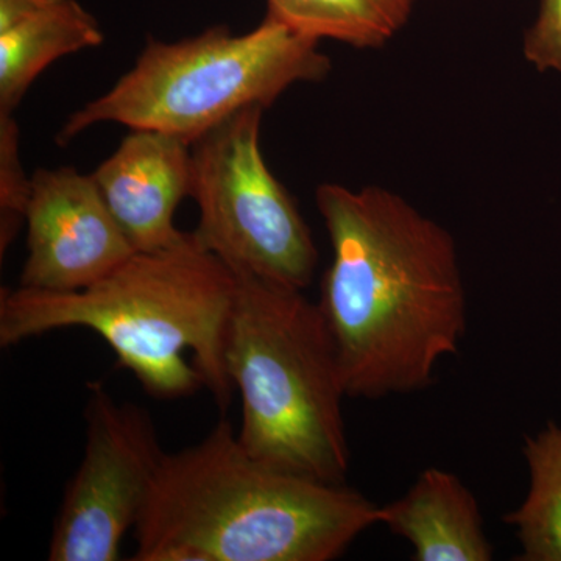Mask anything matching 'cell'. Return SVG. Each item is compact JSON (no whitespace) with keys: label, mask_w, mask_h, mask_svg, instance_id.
Segmentation results:
<instances>
[{"label":"cell","mask_w":561,"mask_h":561,"mask_svg":"<svg viewBox=\"0 0 561 561\" xmlns=\"http://www.w3.org/2000/svg\"><path fill=\"white\" fill-rule=\"evenodd\" d=\"M316 203L332 249L319 306L346 394L381 400L426 389L467 332L451 232L383 187L324 183Z\"/></svg>","instance_id":"1"},{"label":"cell","mask_w":561,"mask_h":561,"mask_svg":"<svg viewBox=\"0 0 561 561\" xmlns=\"http://www.w3.org/2000/svg\"><path fill=\"white\" fill-rule=\"evenodd\" d=\"M345 483L275 470L251 457L227 420L164 454L136 523L135 561H331L379 524Z\"/></svg>","instance_id":"2"},{"label":"cell","mask_w":561,"mask_h":561,"mask_svg":"<svg viewBox=\"0 0 561 561\" xmlns=\"http://www.w3.org/2000/svg\"><path fill=\"white\" fill-rule=\"evenodd\" d=\"M234 294V272L183 231L84 289H2L0 346L83 328L108 343L150 397L176 400L206 387L225 409L234 389L225 367Z\"/></svg>","instance_id":"3"},{"label":"cell","mask_w":561,"mask_h":561,"mask_svg":"<svg viewBox=\"0 0 561 561\" xmlns=\"http://www.w3.org/2000/svg\"><path fill=\"white\" fill-rule=\"evenodd\" d=\"M225 367L242 400L239 442L254 459L313 481L345 483V381L319 302L302 289L234 272Z\"/></svg>","instance_id":"4"},{"label":"cell","mask_w":561,"mask_h":561,"mask_svg":"<svg viewBox=\"0 0 561 561\" xmlns=\"http://www.w3.org/2000/svg\"><path fill=\"white\" fill-rule=\"evenodd\" d=\"M319 43L271 13L245 35L216 25L176 43L149 39L108 92L70 114L57 142L114 122L192 146L239 111L268 108L291 84L327 79L332 65Z\"/></svg>","instance_id":"5"},{"label":"cell","mask_w":561,"mask_h":561,"mask_svg":"<svg viewBox=\"0 0 561 561\" xmlns=\"http://www.w3.org/2000/svg\"><path fill=\"white\" fill-rule=\"evenodd\" d=\"M250 106L191 146V197L201 209L195 234L232 272L305 290L319 251L297 203L265 164L261 121Z\"/></svg>","instance_id":"6"},{"label":"cell","mask_w":561,"mask_h":561,"mask_svg":"<svg viewBox=\"0 0 561 561\" xmlns=\"http://www.w3.org/2000/svg\"><path fill=\"white\" fill-rule=\"evenodd\" d=\"M87 446L51 531L50 561H117L164 451L149 412L90 383Z\"/></svg>","instance_id":"7"},{"label":"cell","mask_w":561,"mask_h":561,"mask_svg":"<svg viewBox=\"0 0 561 561\" xmlns=\"http://www.w3.org/2000/svg\"><path fill=\"white\" fill-rule=\"evenodd\" d=\"M25 227L20 286L28 289H84L136 253L92 175L73 168L35 172Z\"/></svg>","instance_id":"8"},{"label":"cell","mask_w":561,"mask_h":561,"mask_svg":"<svg viewBox=\"0 0 561 561\" xmlns=\"http://www.w3.org/2000/svg\"><path fill=\"white\" fill-rule=\"evenodd\" d=\"M103 201L136 251L169 245L181 232L173 224L191 197V144L157 130H131L119 149L92 173Z\"/></svg>","instance_id":"9"},{"label":"cell","mask_w":561,"mask_h":561,"mask_svg":"<svg viewBox=\"0 0 561 561\" xmlns=\"http://www.w3.org/2000/svg\"><path fill=\"white\" fill-rule=\"evenodd\" d=\"M379 524L411 542L416 561L493 559L478 501L449 471L421 472L404 496L381 505Z\"/></svg>","instance_id":"10"},{"label":"cell","mask_w":561,"mask_h":561,"mask_svg":"<svg viewBox=\"0 0 561 561\" xmlns=\"http://www.w3.org/2000/svg\"><path fill=\"white\" fill-rule=\"evenodd\" d=\"M102 43L101 25L77 0H44L0 32V113H13L51 62Z\"/></svg>","instance_id":"11"},{"label":"cell","mask_w":561,"mask_h":561,"mask_svg":"<svg viewBox=\"0 0 561 561\" xmlns=\"http://www.w3.org/2000/svg\"><path fill=\"white\" fill-rule=\"evenodd\" d=\"M413 0H267V13L316 39L357 49L389 43L411 18Z\"/></svg>","instance_id":"12"},{"label":"cell","mask_w":561,"mask_h":561,"mask_svg":"<svg viewBox=\"0 0 561 561\" xmlns=\"http://www.w3.org/2000/svg\"><path fill=\"white\" fill-rule=\"evenodd\" d=\"M530 485L522 507L504 516L523 561H561V427L549 424L524 446Z\"/></svg>","instance_id":"13"},{"label":"cell","mask_w":561,"mask_h":561,"mask_svg":"<svg viewBox=\"0 0 561 561\" xmlns=\"http://www.w3.org/2000/svg\"><path fill=\"white\" fill-rule=\"evenodd\" d=\"M20 127L13 113H0V254H5L25 225L32 195L21 161Z\"/></svg>","instance_id":"14"},{"label":"cell","mask_w":561,"mask_h":561,"mask_svg":"<svg viewBox=\"0 0 561 561\" xmlns=\"http://www.w3.org/2000/svg\"><path fill=\"white\" fill-rule=\"evenodd\" d=\"M523 54L538 72L561 73V0H541L537 20L524 36Z\"/></svg>","instance_id":"15"},{"label":"cell","mask_w":561,"mask_h":561,"mask_svg":"<svg viewBox=\"0 0 561 561\" xmlns=\"http://www.w3.org/2000/svg\"><path fill=\"white\" fill-rule=\"evenodd\" d=\"M44 0H0V32L9 31Z\"/></svg>","instance_id":"16"}]
</instances>
